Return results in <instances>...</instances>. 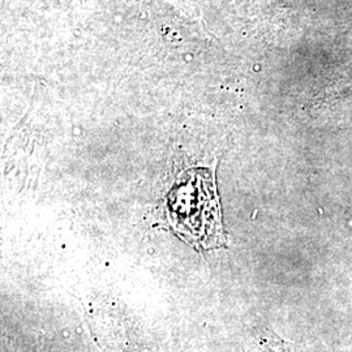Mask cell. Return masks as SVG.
<instances>
[{
    "label": "cell",
    "mask_w": 352,
    "mask_h": 352,
    "mask_svg": "<svg viewBox=\"0 0 352 352\" xmlns=\"http://www.w3.org/2000/svg\"><path fill=\"white\" fill-rule=\"evenodd\" d=\"M164 222L197 251L226 247L215 175L209 168H192L177 177L164 205Z\"/></svg>",
    "instance_id": "obj_1"
},
{
    "label": "cell",
    "mask_w": 352,
    "mask_h": 352,
    "mask_svg": "<svg viewBox=\"0 0 352 352\" xmlns=\"http://www.w3.org/2000/svg\"><path fill=\"white\" fill-rule=\"evenodd\" d=\"M265 344L267 346L270 352H305L300 350L298 346L285 342L273 334L272 331H266L264 334Z\"/></svg>",
    "instance_id": "obj_2"
}]
</instances>
